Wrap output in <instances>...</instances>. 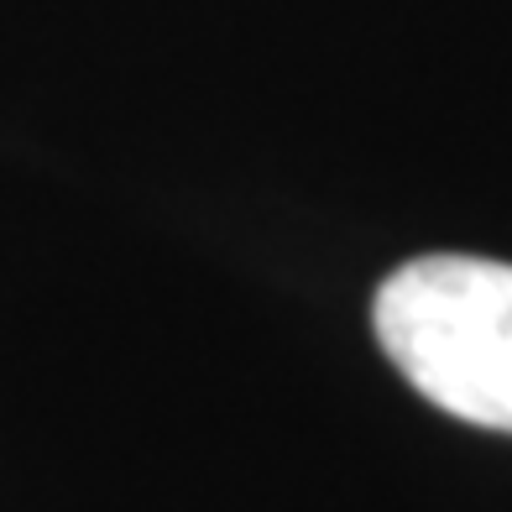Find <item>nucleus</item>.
Here are the masks:
<instances>
[{
  "mask_svg": "<svg viewBox=\"0 0 512 512\" xmlns=\"http://www.w3.org/2000/svg\"><path fill=\"white\" fill-rule=\"evenodd\" d=\"M387 361L465 424L512 434V267L486 256H418L377 293Z\"/></svg>",
  "mask_w": 512,
  "mask_h": 512,
  "instance_id": "nucleus-1",
  "label": "nucleus"
}]
</instances>
